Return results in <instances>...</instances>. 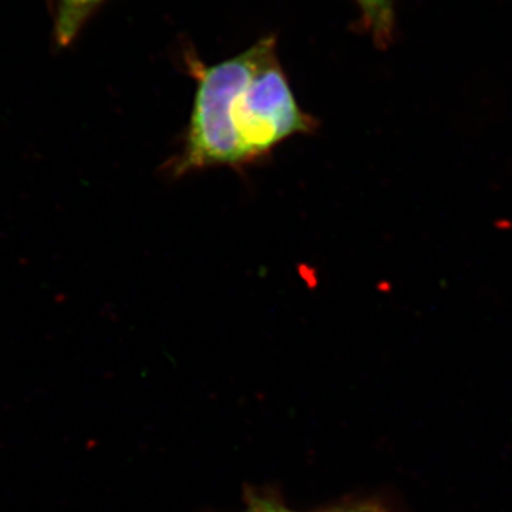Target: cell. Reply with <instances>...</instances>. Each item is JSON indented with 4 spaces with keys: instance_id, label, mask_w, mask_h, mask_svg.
Here are the masks:
<instances>
[{
    "instance_id": "5b68a950",
    "label": "cell",
    "mask_w": 512,
    "mask_h": 512,
    "mask_svg": "<svg viewBox=\"0 0 512 512\" xmlns=\"http://www.w3.org/2000/svg\"><path fill=\"white\" fill-rule=\"evenodd\" d=\"M244 512H292L286 510L281 504L274 503V501L268 500H255L248 505L247 510Z\"/></svg>"
},
{
    "instance_id": "6da1fadb",
    "label": "cell",
    "mask_w": 512,
    "mask_h": 512,
    "mask_svg": "<svg viewBox=\"0 0 512 512\" xmlns=\"http://www.w3.org/2000/svg\"><path fill=\"white\" fill-rule=\"evenodd\" d=\"M274 50L276 39L268 36L232 59L214 66H192L197 90L183 147L168 167L171 174L183 177L211 167L241 170L237 143L228 123V103Z\"/></svg>"
},
{
    "instance_id": "3957f363",
    "label": "cell",
    "mask_w": 512,
    "mask_h": 512,
    "mask_svg": "<svg viewBox=\"0 0 512 512\" xmlns=\"http://www.w3.org/2000/svg\"><path fill=\"white\" fill-rule=\"evenodd\" d=\"M59 49L72 45L86 23L106 0H46Z\"/></svg>"
},
{
    "instance_id": "277c9868",
    "label": "cell",
    "mask_w": 512,
    "mask_h": 512,
    "mask_svg": "<svg viewBox=\"0 0 512 512\" xmlns=\"http://www.w3.org/2000/svg\"><path fill=\"white\" fill-rule=\"evenodd\" d=\"M362 10L363 25L372 33L377 46L392 42L394 29V3L396 0H355Z\"/></svg>"
},
{
    "instance_id": "7a4b0ae2",
    "label": "cell",
    "mask_w": 512,
    "mask_h": 512,
    "mask_svg": "<svg viewBox=\"0 0 512 512\" xmlns=\"http://www.w3.org/2000/svg\"><path fill=\"white\" fill-rule=\"evenodd\" d=\"M228 123L241 168L261 163L284 141L309 136L319 127V121L299 106L276 50L232 94Z\"/></svg>"
},
{
    "instance_id": "8992f818",
    "label": "cell",
    "mask_w": 512,
    "mask_h": 512,
    "mask_svg": "<svg viewBox=\"0 0 512 512\" xmlns=\"http://www.w3.org/2000/svg\"><path fill=\"white\" fill-rule=\"evenodd\" d=\"M322 512H389L384 510L380 505L373 503H359L345 505V507L333 508V510Z\"/></svg>"
}]
</instances>
